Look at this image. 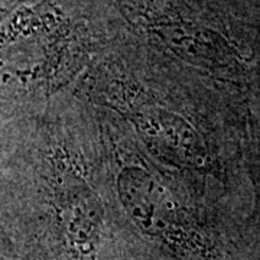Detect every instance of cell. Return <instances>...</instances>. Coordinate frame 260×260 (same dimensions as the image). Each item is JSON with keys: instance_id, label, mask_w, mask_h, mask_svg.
Returning a JSON list of instances; mask_svg holds the SVG:
<instances>
[{"instance_id": "obj_5", "label": "cell", "mask_w": 260, "mask_h": 260, "mask_svg": "<svg viewBox=\"0 0 260 260\" xmlns=\"http://www.w3.org/2000/svg\"><path fill=\"white\" fill-rule=\"evenodd\" d=\"M0 260H18V259H9V257H6V259H0Z\"/></svg>"}, {"instance_id": "obj_3", "label": "cell", "mask_w": 260, "mask_h": 260, "mask_svg": "<svg viewBox=\"0 0 260 260\" xmlns=\"http://www.w3.org/2000/svg\"><path fill=\"white\" fill-rule=\"evenodd\" d=\"M104 260H135V257H129V256H126L123 251L119 250V246H117V244H114V246L112 247V250L109 251V254L104 257ZM153 260H156V259H153Z\"/></svg>"}, {"instance_id": "obj_4", "label": "cell", "mask_w": 260, "mask_h": 260, "mask_svg": "<svg viewBox=\"0 0 260 260\" xmlns=\"http://www.w3.org/2000/svg\"><path fill=\"white\" fill-rule=\"evenodd\" d=\"M15 0H0V19L3 18L8 10L10 9V5H13Z\"/></svg>"}, {"instance_id": "obj_1", "label": "cell", "mask_w": 260, "mask_h": 260, "mask_svg": "<svg viewBox=\"0 0 260 260\" xmlns=\"http://www.w3.org/2000/svg\"><path fill=\"white\" fill-rule=\"evenodd\" d=\"M116 191L129 229L160 260H213V244L191 213L148 168L123 164Z\"/></svg>"}, {"instance_id": "obj_2", "label": "cell", "mask_w": 260, "mask_h": 260, "mask_svg": "<svg viewBox=\"0 0 260 260\" xmlns=\"http://www.w3.org/2000/svg\"><path fill=\"white\" fill-rule=\"evenodd\" d=\"M90 93L126 117L164 158L179 162L201 158L203 148L192 127L129 75L116 68H100L91 77Z\"/></svg>"}]
</instances>
